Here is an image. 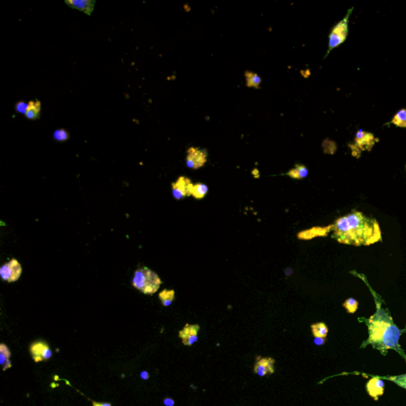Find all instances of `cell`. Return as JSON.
Masks as SVG:
<instances>
[{
  "mask_svg": "<svg viewBox=\"0 0 406 406\" xmlns=\"http://www.w3.org/2000/svg\"><path fill=\"white\" fill-rule=\"evenodd\" d=\"M65 3L72 9H76L87 15H91L93 12L96 1L94 0H66Z\"/></svg>",
  "mask_w": 406,
  "mask_h": 406,
  "instance_id": "cell-12",
  "label": "cell"
},
{
  "mask_svg": "<svg viewBox=\"0 0 406 406\" xmlns=\"http://www.w3.org/2000/svg\"><path fill=\"white\" fill-rule=\"evenodd\" d=\"M375 135L371 133L366 132L363 130H360L356 133L355 144L356 148H360L362 151H371L375 146Z\"/></svg>",
  "mask_w": 406,
  "mask_h": 406,
  "instance_id": "cell-9",
  "label": "cell"
},
{
  "mask_svg": "<svg viewBox=\"0 0 406 406\" xmlns=\"http://www.w3.org/2000/svg\"><path fill=\"white\" fill-rule=\"evenodd\" d=\"M343 306L345 308L348 313L352 314V313H355L357 311L359 302H358L357 300L355 299L353 297H349L346 301H344Z\"/></svg>",
  "mask_w": 406,
  "mask_h": 406,
  "instance_id": "cell-22",
  "label": "cell"
},
{
  "mask_svg": "<svg viewBox=\"0 0 406 406\" xmlns=\"http://www.w3.org/2000/svg\"><path fill=\"white\" fill-rule=\"evenodd\" d=\"M53 140L57 142H64L69 140L70 135L64 129H59L55 131L53 135Z\"/></svg>",
  "mask_w": 406,
  "mask_h": 406,
  "instance_id": "cell-21",
  "label": "cell"
},
{
  "mask_svg": "<svg viewBox=\"0 0 406 406\" xmlns=\"http://www.w3.org/2000/svg\"><path fill=\"white\" fill-rule=\"evenodd\" d=\"M32 357L36 363L41 361H47L52 357V350L49 348V345L45 342L33 343L31 344L29 348Z\"/></svg>",
  "mask_w": 406,
  "mask_h": 406,
  "instance_id": "cell-8",
  "label": "cell"
},
{
  "mask_svg": "<svg viewBox=\"0 0 406 406\" xmlns=\"http://www.w3.org/2000/svg\"><path fill=\"white\" fill-rule=\"evenodd\" d=\"M311 329H312V333L315 337H323V338H326L328 332H329V329L325 325V323L319 322L313 324L311 325Z\"/></svg>",
  "mask_w": 406,
  "mask_h": 406,
  "instance_id": "cell-19",
  "label": "cell"
},
{
  "mask_svg": "<svg viewBox=\"0 0 406 406\" xmlns=\"http://www.w3.org/2000/svg\"><path fill=\"white\" fill-rule=\"evenodd\" d=\"M371 288V287H370ZM374 298L376 304V312L370 318H363L368 328V339L363 347L371 344L375 349L383 352L389 349H394L405 356L403 349L399 345V339L406 329H399L395 325L388 309H383L382 298L376 292H374Z\"/></svg>",
  "mask_w": 406,
  "mask_h": 406,
  "instance_id": "cell-2",
  "label": "cell"
},
{
  "mask_svg": "<svg viewBox=\"0 0 406 406\" xmlns=\"http://www.w3.org/2000/svg\"><path fill=\"white\" fill-rule=\"evenodd\" d=\"M199 330H200L199 325L187 324L182 330L179 331V338L182 340V342L185 346H191L194 343L197 342Z\"/></svg>",
  "mask_w": 406,
  "mask_h": 406,
  "instance_id": "cell-10",
  "label": "cell"
},
{
  "mask_svg": "<svg viewBox=\"0 0 406 406\" xmlns=\"http://www.w3.org/2000/svg\"><path fill=\"white\" fill-rule=\"evenodd\" d=\"M313 342H314V344H316V345L321 346V345H323V344L326 342V338H323V337H315Z\"/></svg>",
  "mask_w": 406,
  "mask_h": 406,
  "instance_id": "cell-27",
  "label": "cell"
},
{
  "mask_svg": "<svg viewBox=\"0 0 406 406\" xmlns=\"http://www.w3.org/2000/svg\"><path fill=\"white\" fill-rule=\"evenodd\" d=\"M274 363L275 360L272 358H262L261 356L257 358L255 364L254 372L261 377L267 375H271L274 372Z\"/></svg>",
  "mask_w": 406,
  "mask_h": 406,
  "instance_id": "cell-11",
  "label": "cell"
},
{
  "mask_svg": "<svg viewBox=\"0 0 406 406\" xmlns=\"http://www.w3.org/2000/svg\"><path fill=\"white\" fill-rule=\"evenodd\" d=\"M286 175L294 179H303L309 175V170L303 164H296L293 169L288 171Z\"/></svg>",
  "mask_w": 406,
  "mask_h": 406,
  "instance_id": "cell-15",
  "label": "cell"
},
{
  "mask_svg": "<svg viewBox=\"0 0 406 406\" xmlns=\"http://www.w3.org/2000/svg\"><path fill=\"white\" fill-rule=\"evenodd\" d=\"M161 284L159 275L146 267L136 269L132 279L133 286L146 295L156 293Z\"/></svg>",
  "mask_w": 406,
  "mask_h": 406,
  "instance_id": "cell-3",
  "label": "cell"
},
{
  "mask_svg": "<svg viewBox=\"0 0 406 406\" xmlns=\"http://www.w3.org/2000/svg\"><path fill=\"white\" fill-rule=\"evenodd\" d=\"M0 364L2 365V370L6 371L11 368L12 364L9 358L6 357L3 354L0 353Z\"/></svg>",
  "mask_w": 406,
  "mask_h": 406,
  "instance_id": "cell-25",
  "label": "cell"
},
{
  "mask_svg": "<svg viewBox=\"0 0 406 406\" xmlns=\"http://www.w3.org/2000/svg\"><path fill=\"white\" fill-rule=\"evenodd\" d=\"M28 107H29V103H27L24 101H19L16 103L15 106H14V110H15L16 112H18V114L25 115V113H26V111H27Z\"/></svg>",
  "mask_w": 406,
  "mask_h": 406,
  "instance_id": "cell-23",
  "label": "cell"
},
{
  "mask_svg": "<svg viewBox=\"0 0 406 406\" xmlns=\"http://www.w3.org/2000/svg\"><path fill=\"white\" fill-rule=\"evenodd\" d=\"M391 123L400 128H406V109L400 110L394 116Z\"/></svg>",
  "mask_w": 406,
  "mask_h": 406,
  "instance_id": "cell-20",
  "label": "cell"
},
{
  "mask_svg": "<svg viewBox=\"0 0 406 406\" xmlns=\"http://www.w3.org/2000/svg\"><path fill=\"white\" fill-rule=\"evenodd\" d=\"M41 103L39 100L29 102V107L25 113V119L29 121H36L40 119L41 115Z\"/></svg>",
  "mask_w": 406,
  "mask_h": 406,
  "instance_id": "cell-14",
  "label": "cell"
},
{
  "mask_svg": "<svg viewBox=\"0 0 406 406\" xmlns=\"http://www.w3.org/2000/svg\"><path fill=\"white\" fill-rule=\"evenodd\" d=\"M93 406H112L110 403H98L93 402Z\"/></svg>",
  "mask_w": 406,
  "mask_h": 406,
  "instance_id": "cell-30",
  "label": "cell"
},
{
  "mask_svg": "<svg viewBox=\"0 0 406 406\" xmlns=\"http://www.w3.org/2000/svg\"><path fill=\"white\" fill-rule=\"evenodd\" d=\"M208 193V187L204 183H198L193 185L191 196L195 199H202Z\"/></svg>",
  "mask_w": 406,
  "mask_h": 406,
  "instance_id": "cell-18",
  "label": "cell"
},
{
  "mask_svg": "<svg viewBox=\"0 0 406 406\" xmlns=\"http://www.w3.org/2000/svg\"><path fill=\"white\" fill-rule=\"evenodd\" d=\"M353 9L354 7H352L348 10L346 16L341 21H339L338 23L336 24L331 30L330 34L329 36V49H328L325 57L329 54L332 49L343 44L348 37V22H349L350 16L352 14Z\"/></svg>",
  "mask_w": 406,
  "mask_h": 406,
  "instance_id": "cell-4",
  "label": "cell"
},
{
  "mask_svg": "<svg viewBox=\"0 0 406 406\" xmlns=\"http://www.w3.org/2000/svg\"><path fill=\"white\" fill-rule=\"evenodd\" d=\"M193 185L191 179L185 176L179 177L175 183H171L172 195L175 200H182L186 197L191 196Z\"/></svg>",
  "mask_w": 406,
  "mask_h": 406,
  "instance_id": "cell-6",
  "label": "cell"
},
{
  "mask_svg": "<svg viewBox=\"0 0 406 406\" xmlns=\"http://www.w3.org/2000/svg\"><path fill=\"white\" fill-rule=\"evenodd\" d=\"M245 79H246V85L248 88H253L258 89L260 88L262 80L261 76L255 72L246 71L245 72Z\"/></svg>",
  "mask_w": 406,
  "mask_h": 406,
  "instance_id": "cell-16",
  "label": "cell"
},
{
  "mask_svg": "<svg viewBox=\"0 0 406 406\" xmlns=\"http://www.w3.org/2000/svg\"><path fill=\"white\" fill-rule=\"evenodd\" d=\"M207 162V152L205 149L191 147L188 148L186 164L191 169L197 170L203 167Z\"/></svg>",
  "mask_w": 406,
  "mask_h": 406,
  "instance_id": "cell-7",
  "label": "cell"
},
{
  "mask_svg": "<svg viewBox=\"0 0 406 406\" xmlns=\"http://www.w3.org/2000/svg\"><path fill=\"white\" fill-rule=\"evenodd\" d=\"M163 405L165 406H175V402H174L173 399L167 398V399L163 400Z\"/></svg>",
  "mask_w": 406,
  "mask_h": 406,
  "instance_id": "cell-28",
  "label": "cell"
},
{
  "mask_svg": "<svg viewBox=\"0 0 406 406\" xmlns=\"http://www.w3.org/2000/svg\"></svg>",
  "mask_w": 406,
  "mask_h": 406,
  "instance_id": "cell-31",
  "label": "cell"
},
{
  "mask_svg": "<svg viewBox=\"0 0 406 406\" xmlns=\"http://www.w3.org/2000/svg\"><path fill=\"white\" fill-rule=\"evenodd\" d=\"M332 238L344 245L369 246L382 241L377 221L356 210L337 218L332 225Z\"/></svg>",
  "mask_w": 406,
  "mask_h": 406,
  "instance_id": "cell-1",
  "label": "cell"
},
{
  "mask_svg": "<svg viewBox=\"0 0 406 406\" xmlns=\"http://www.w3.org/2000/svg\"><path fill=\"white\" fill-rule=\"evenodd\" d=\"M0 353L3 354L4 356L10 359L11 353H10V349L6 346V344H0Z\"/></svg>",
  "mask_w": 406,
  "mask_h": 406,
  "instance_id": "cell-26",
  "label": "cell"
},
{
  "mask_svg": "<svg viewBox=\"0 0 406 406\" xmlns=\"http://www.w3.org/2000/svg\"><path fill=\"white\" fill-rule=\"evenodd\" d=\"M175 290L164 289V290H162V291L159 293L158 297H159V301L161 302L162 305H163L164 307H168V306H170V305L172 304L174 300H175Z\"/></svg>",
  "mask_w": 406,
  "mask_h": 406,
  "instance_id": "cell-17",
  "label": "cell"
},
{
  "mask_svg": "<svg viewBox=\"0 0 406 406\" xmlns=\"http://www.w3.org/2000/svg\"><path fill=\"white\" fill-rule=\"evenodd\" d=\"M140 376L143 380H148L149 379V374L145 371H142L141 373L140 374Z\"/></svg>",
  "mask_w": 406,
  "mask_h": 406,
  "instance_id": "cell-29",
  "label": "cell"
},
{
  "mask_svg": "<svg viewBox=\"0 0 406 406\" xmlns=\"http://www.w3.org/2000/svg\"><path fill=\"white\" fill-rule=\"evenodd\" d=\"M22 269L21 265L15 259H12L9 262L5 263L0 268V276L3 281L14 282L21 277Z\"/></svg>",
  "mask_w": 406,
  "mask_h": 406,
  "instance_id": "cell-5",
  "label": "cell"
},
{
  "mask_svg": "<svg viewBox=\"0 0 406 406\" xmlns=\"http://www.w3.org/2000/svg\"><path fill=\"white\" fill-rule=\"evenodd\" d=\"M367 391L370 396L374 399H378L379 396H382L384 392V382L383 379L379 377L373 378L367 383Z\"/></svg>",
  "mask_w": 406,
  "mask_h": 406,
  "instance_id": "cell-13",
  "label": "cell"
},
{
  "mask_svg": "<svg viewBox=\"0 0 406 406\" xmlns=\"http://www.w3.org/2000/svg\"><path fill=\"white\" fill-rule=\"evenodd\" d=\"M391 381L395 382L396 384L403 388L406 389V375L395 376V377L389 378Z\"/></svg>",
  "mask_w": 406,
  "mask_h": 406,
  "instance_id": "cell-24",
  "label": "cell"
}]
</instances>
